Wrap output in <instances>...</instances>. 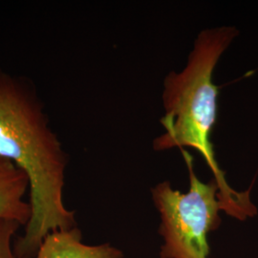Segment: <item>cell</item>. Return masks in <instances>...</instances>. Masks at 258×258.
I'll return each instance as SVG.
<instances>
[{
  "label": "cell",
  "mask_w": 258,
  "mask_h": 258,
  "mask_svg": "<svg viewBox=\"0 0 258 258\" xmlns=\"http://www.w3.org/2000/svg\"><path fill=\"white\" fill-rule=\"evenodd\" d=\"M0 157L27 175L32 215L15 247L31 258L47 235L76 226L65 207L63 188L68 157L50 125L45 104L34 83L0 70Z\"/></svg>",
  "instance_id": "obj_1"
},
{
  "label": "cell",
  "mask_w": 258,
  "mask_h": 258,
  "mask_svg": "<svg viewBox=\"0 0 258 258\" xmlns=\"http://www.w3.org/2000/svg\"><path fill=\"white\" fill-rule=\"evenodd\" d=\"M235 36L232 27L205 29L194 42L186 66L179 73L167 74L163 92L166 113L161 119L165 133L153 141V148L156 151L175 148L197 150L219 186L224 212L242 220L255 213L249 201V189L237 192L228 184L211 140L217 119L218 98V87L212 81L213 71Z\"/></svg>",
  "instance_id": "obj_2"
},
{
  "label": "cell",
  "mask_w": 258,
  "mask_h": 258,
  "mask_svg": "<svg viewBox=\"0 0 258 258\" xmlns=\"http://www.w3.org/2000/svg\"><path fill=\"white\" fill-rule=\"evenodd\" d=\"M189 174V190L182 194L168 181L152 188V197L161 215L160 233L165 239L162 258H208V234L219 223L223 210L219 186L214 179L204 183L195 174L194 158L182 149ZM224 211V210H223Z\"/></svg>",
  "instance_id": "obj_3"
},
{
  "label": "cell",
  "mask_w": 258,
  "mask_h": 258,
  "mask_svg": "<svg viewBox=\"0 0 258 258\" xmlns=\"http://www.w3.org/2000/svg\"><path fill=\"white\" fill-rule=\"evenodd\" d=\"M29 188L27 175L12 161L0 157V220L26 227L32 215L30 202L24 199Z\"/></svg>",
  "instance_id": "obj_4"
},
{
  "label": "cell",
  "mask_w": 258,
  "mask_h": 258,
  "mask_svg": "<svg viewBox=\"0 0 258 258\" xmlns=\"http://www.w3.org/2000/svg\"><path fill=\"white\" fill-rule=\"evenodd\" d=\"M36 258H122V252L109 244L86 245L82 232L70 230L50 232L37 249Z\"/></svg>",
  "instance_id": "obj_5"
},
{
  "label": "cell",
  "mask_w": 258,
  "mask_h": 258,
  "mask_svg": "<svg viewBox=\"0 0 258 258\" xmlns=\"http://www.w3.org/2000/svg\"><path fill=\"white\" fill-rule=\"evenodd\" d=\"M21 225L18 222L0 220V258L22 257L16 251L13 240Z\"/></svg>",
  "instance_id": "obj_6"
}]
</instances>
